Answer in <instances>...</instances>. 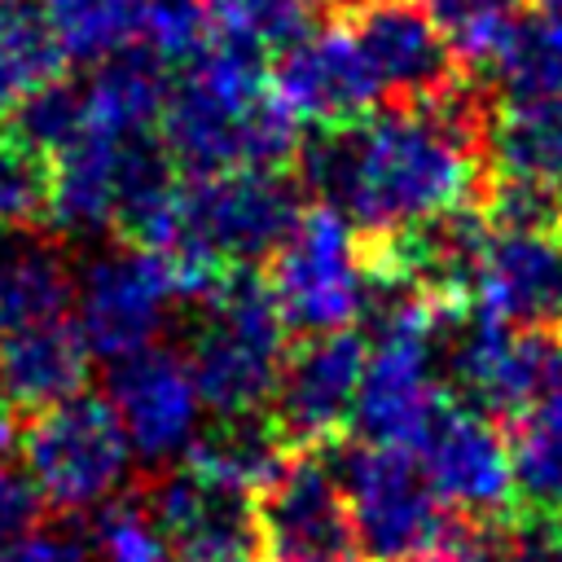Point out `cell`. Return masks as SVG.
<instances>
[{"mask_svg": "<svg viewBox=\"0 0 562 562\" xmlns=\"http://www.w3.org/2000/svg\"><path fill=\"white\" fill-rule=\"evenodd\" d=\"M496 97L479 75L413 105H378L347 127V162L334 211L360 241L400 237L452 206H470L487 184V123Z\"/></svg>", "mask_w": 562, "mask_h": 562, "instance_id": "6da1fadb", "label": "cell"}, {"mask_svg": "<svg viewBox=\"0 0 562 562\" xmlns=\"http://www.w3.org/2000/svg\"><path fill=\"white\" fill-rule=\"evenodd\" d=\"M303 215V189L285 171H224L184 180L171 259L198 285V299L228 272L268 263Z\"/></svg>", "mask_w": 562, "mask_h": 562, "instance_id": "7a4b0ae2", "label": "cell"}, {"mask_svg": "<svg viewBox=\"0 0 562 562\" xmlns=\"http://www.w3.org/2000/svg\"><path fill=\"white\" fill-rule=\"evenodd\" d=\"M198 303L202 316L189 342V373L202 404L215 408V417L259 413V404L272 400L290 356L285 316L268 281L255 272H228Z\"/></svg>", "mask_w": 562, "mask_h": 562, "instance_id": "3957f363", "label": "cell"}, {"mask_svg": "<svg viewBox=\"0 0 562 562\" xmlns=\"http://www.w3.org/2000/svg\"><path fill=\"white\" fill-rule=\"evenodd\" d=\"M268 290L285 316V325L303 334L351 329L369 312L373 277L360 250L356 228L334 206H303L281 250L268 259Z\"/></svg>", "mask_w": 562, "mask_h": 562, "instance_id": "277c9868", "label": "cell"}, {"mask_svg": "<svg viewBox=\"0 0 562 562\" xmlns=\"http://www.w3.org/2000/svg\"><path fill=\"white\" fill-rule=\"evenodd\" d=\"M18 448L26 479L57 509H105L132 465V443L97 395H75L26 417Z\"/></svg>", "mask_w": 562, "mask_h": 562, "instance_id": "5b68a950", "label": "cell"}, {"mask_svg": "<svg viewBox=\"0 0 562 562\" xmlns=\"http://www.w3.org/2000/svg\"><path fill=\"white\" fill-rule=\"evenodd\" d=\"M334 470L347 496L351 540L373 562H430L448 509L408 448L356 443L334 461Z\"/></svg>", "mask_w": 562, "mask_h": 562, "instance_id": "8992f818", "label": "cell"}, {"mask_svg": "<svg viewBox=\"0 0 562 562\" xmlns=\"http://www.w3.org/2000/svg\"><path fill=\"white\" fill-rule=\"evenodd\" d=\"M180 299H198L189 272L162 250H105L97 255L75 290V325L92 356L127 360L158 347V334Z\"/></svg>", "mask_w": 562, "mask_h": 562, "instance_id": "52a82bcc", "label": "cell"}, {"mask_svg": "<svg viewBox=\"0 0 562 562\" xmlns=\"http://www.w3.org/2000/svg\"><path fill=\"white\" fill-rule=\"evenodd\" d=\"M430 483V492L452 514L501 518L514 501V465L509 439L487 422V413L448 400L430 413L426 430L408 448Z\"/></svg>", "mask_w": 562, "mask_h": 562, "instance_id": "ba28073f", "label": "cell"}, {"mask_svg": "<svg viewBox=\"0 0 562 562\" xmlns=\"http://www.w3.org/2000/svg\"><path fill=\"white\" fill-rule=\"evenodd\" d=\"M268 83L307 127H356L382 101V88L342 18H329L272 53Z\"/></svg>", "mask_w": 562, "mask_h": 562, "instance_id": "9c48e42d", "label": "cell"}, {"mask_svg": "<svg viewBox=\"0 0 562 562\" xmlns=\"http://www.w3.org/2000/svg\"><path fill=\"white\" fill-rule=\"evenodd\" d=\"M342 22L356 35L386 105L435 101L474 75L457 61L422 0H356Z\"/></svg>", "mask_w": 562, "mask_h": 562, "instance_id": "30bf717a", "label": "cell"}, {"mask_svg": "<svg viewBox=\"0 0 562 562\" xmlns=\"http://www.w3.org/2000/svg\"><path fill=\"white\" fill-rule=\"evenodd\" d=\"M364 360L369 342L351 329L307 334L299 347H290L272 391V422L281 426L290 448H321L351 422Z\"/></svg>", "mask_w": 562, "mask_h": 562, "instance_id": "8fae6325", "label": "cell"}, {"mask_svg": "<svg viewBox=\"0 0 562 562\" xmlns=\"http://www.w3.org/2000/svg\"><path fill=\"white\" fill-rule=\"evenodd\" d=\"M470 312L479 321L518 329V334H558L562 329V228L549 233H501L492 228Z\"/></svg>", "mask_w": 562, "mask_h": 562, "instance_id": "7c38bea8", "label": "cell"}, {"mask_svg": "<svg viewBox=\"0 0 562 562\" xmlns=\"http://www.w3.org/2000/svg\"><path fill=\"white\" fill-rule=\"evenodd\" d=\"M105 404L119 417L132 452L149 461L189 452V443L198 439L202 391L189 373V360L167 347H149L127 360H114Z\"/></svg>", "mask_w": 562, "mask_h": 562, "instance_id": "4fadbf2b", "label": "cell"}, {"mask_svg": "<svg viewBox=\"0 0 562 562\" xmlns=\"http://www.w3.org/2000/svg\"><path fill=\"white\" fill-rule=\"evenodd\" d=\"M255 509L272 558H347L356 544L338 470L316 448H303L299 457L290 452Z\"/></svg>", "mask_w": 562, "mask_h": 562, "instance_id": "5bb4252c", "label": "cell"}, {"mask_svg": "<svg viewBox=\"0 0 562 562\" xmlns=\"http://www.w3.org/2000/svg\"><path fill=\"white\" fill-rule=\"evenodd\" d=\"M92 347L70 316L0 338V404L9 413H44L83 395Z\"/></svg>", "mask_w": 562, "mask_h": 562, "instance_id": "9a60e30c", "label": "cell"}, {"mask_svg": "<svg viewBox=\"0 0 562 562\" xmlns=\"http://www.w3.org/2000/svg\"><path fill=\"white\" fill-rule=\"evenodd\" d=\"M285 461H290V439L272 417H259V413L215 417L184 452L189 470L250 501H259V492L281 474Z\"/></svg>", "mask_w": 562, "mask_h": 562, "instance_id": "2e32d148", "label": "cell"}, {"mask_svg": "<svg viewBox=\"0 0 562 562\" xmlns=\"http://www.w3.org/2000/svg\"><path fill=\"white\" fill-rule=\"evenodd\" d=\"M127 136H110L88 123V132L53 158V206L48 224L61 233L92 237L114 228V198H119V154Z\"/></svg>", "mask_w": 562, "mask_h": 562, "instance_id": "e0dca14e", "label": "cell"}, {"mask_svg": "<svg viewBox=\"0 0 562 562\" xmlns=\"http://www.w3.org/2000/svg\"><path fill=\"white\" fill-rule=\"evenodd\" d=\"M88 123L110 136H140L158 132V114L167 101V66H158L140 48H123L110 61L92 66L83 83Z\"/></svg>", "mask_w": 562, "mask_h": 562, "instance_id": "ac0fdd59", "label": "cell"}, {"mask_svg": "<svg viewBox=\"0 0 562 562\" xmlns=\"http://www.w3.org/2000/svg\"><path fill=\"white\" fill-rule=\"evenodd\" d=\"M487 171L562 184V92L496 101L487 123Z\"/></svg>", "mask_w": 562, "mask_h": 562, "instance_id": "d6986e66", "label": "cell"}, {"mask_svg": "<svg viewBox=\"0 0 562 562\" xmlns=\"http://www.w3.org/2000/svg\"><path fill=\"white\" fill-rule=\"evenodd\" d=\"M75 281L61 255L44 241L0 246V338L70 316Z\"/></svg>", "mask_w": 562, "mask_h": 562, "instance_id": "ffe728a7", "label": "cell"}, {"mask_svg": "<svg viewBox=\"0 0 562 562\" xmlns=\"http://www.w3.org/2000/svg\"><path fill=\"white\" fill-rule=\"evenodd\" d=\"M66 66L40 0H0V119H9L26 97L57 83Z\"/></svg>", "mask_w": 562, "mask_h": 562, "instance_id": "44dd1931", "label": "cell"}, {"mask_svg": "<svg viewBox=\"0 0 562 562\" xmlns=\"http://www.w3.org/2000/svg\"><path fill=\"white\" fill-rule=\"evenodd\" d=\"M514 496L536 514L562 518V395H544L514 413L509 426Z\"/></svg>", "mask_w": 562, "mask_h": 562, "instance_id": "7402d4cb", "label": "cell"}, {"mask_svg": "<svg viewBox=\"0 0 562 562\" xmlns=\"http://www.w3.org/2000/svg\"><path fill=\"white\" fill-rule=\"evenodd\" d=\"M496 101L562 92V13H527L492 57Z\"/></svg>", "mask_w": 562, "mask_h": 562, "instance_id": "603a6c76", "label": "cell"}, {"mask_svg": "<svg viewBox=\"0 0 562 562\" xmlns=\"http://www.w3.org/2000/svg\"><path fill=\"white\" fill-rule=\"evenodd\" d=\"M40 9L66 61L101 66L114 53L132 48L136 0H40Z\"/></svg>", "mask_w": 562, "mask_h": 562, "instance_id": "cb8c5ba5", "label": "cell"}, {"mask_svg": "<svg viewBox=\"0 0 562 562\" xmlns=\"http://www.w3.org/2000/svg\"><path fill=\"white\" fill-rule=\"evenodd\" d=\"M527 4L531 0H422V9L430 13V22L465 70L492 66L509 31L527 18Z\"/></svg>", "mask_w": 562, "mask_h": 562, "instance_id": "d4e9b609", "label": "cell"}, {"mask_svg": "<svg viewBox=\"0 0 562 562\" xmlns=\"http://www.w3.org/2000/svg\"><path fill=\"white\" fill-rule=\"evenodd\" d=\"M53 158L0 119V233H26L48 220Z\"/></svg>", "mask_w": 562, "mask_h": 562, "instance_id": "484cf974", "label": "cell"}, {"mask_svg": "<svg viewBox=\"0 0 562 562\" xmlns=\"http://www.w3.org/2000/svg\"><path fill=\"white\" fill-rule=\"evenodd\" d=\"M215 40L206 0H136L132 48L149 53L158 66H189Z\"/></svg>", "mask_w": 562, "mask_h": 562, "instance_id": "4316f807", "label": "cell"}, {"mask_svg": "<svg viewBox=\"0 0 562 562\" xmlns=\"http://www.w3.org/2000/svg\"><path fill=\"white\" fill-rule=\"evenodd\" d=\"M22 140H31L35 149H44L48 158L66 154L83 132H88V101L83 88L57 79L48 88H40L35 97H26L9 119H4Z\"/></svg>", "mask_w": 562, "mask_h": 562, "instance_id": "83f0119b", "label": "cell"}, {"mask_svg": "<svg viewBox=\"0 0 562 562\" xmlns=\"http://www.w3.org/2000/svg\"><path fill=\"white\" fill-rule=\"evenodd\" d=\"M97 558L101 562H171V544L149 509L123 501V505H105L97 518Z\"/></svg>", "mask_w": 562, "mask_h": 562, "instance_id": "f1b7e54d", "label": "cell"}, {"mask_svg": "<svg viewBox=\"0 0 562 562\" xmlns=\"http://www.w3.org/2000/svg\"><path fill=\"white\" fill-rule=\"evenodd\" d=\"M505 562H562V518L527 509L505 522Z\"/></svg>", "mask_w": 562, "mask_h": 562, "instance_id": "f546056e", "label": "cell"}, {"mask_svg": "<svg viewBox=\"0 0 562 562\" xmlns=\"http://www.w3.org/2000/svg\"><path fill=\"white\" fill-rule=\"evenodd\" d=\"M40 514H44V496L35 492V483L22 470H9L0 461V544L35 531Z\"/></svg>", "mask_w": 562, "mask_h": 562, "instance_id": "4dcf8cb0", "label": "cell"}, {"mask_svg": "<svg viewBox=\"0 0 562 562\" xmlns=\"http://www.w3.org/2000/svg\"><path fill=\"white\" fill-rule=\"evenodd\" d=\"M0 562H88V549L66 531H26L0 544Z\"/></svg>", "mask_w": 562, "mask_h": 562, "instance_id": "1f68e13d", "label": "cell"}, {"mask_svg": "<svg viewBox=\"0 0 562 562\" xmlns=\"http://www.w3.org/2000/svg\"><path fill=\"white\" fill-rule=\"evenodd\" d=\"M263 553H268L263 540H220V544L176 549L171 562H263Z\"/></svg>", "mask_w": 562, "mask_h": 562, "instance_id": "d6a6232c", "label": "cell"}, {"mask_svg": "<svg viewBox=\"0 0 562 562\" xmlns=\"http://www.w3.org/2000/svg\"><path fill=\"white\" fill-rule=\"evenodd\" d=\"M9 443H13V417H9V408L0 404V452H9Z\"/></svg>", "mask_w": 562, "mask_h": 562, "instance_id": "836d02e7", "label": "cell"}, {"mask_svg": "<svg viewBox=\"0 0 562 562\" xmlns=\"http://www.w3.org/2000/svg\"><path fill=\"white\" fill-rule=\"evenodd\" d=\"M307 4H312V9H325V13H338V18H342V13H347L356 0H307Z\"/></svg>", "mask_w": 562, "mask_h": 562, "instance_id": "e575fe53", "label": "cell"}, {"mask_svg": "<svg viewBox=\"0 0 562 562\" xmlns=\"http://www.w3.org/2000/svg\"><path fill=\"white\" fill-rule=\"evenodd\" d=\"M272 562H347V558H272Z\"/></svg>", "mask_w": 562, "mask_h": 562, "instance_id": "d590c367", "label": "cell"}, {"mask_svg": "<svg viewBox=\"0 0 562 562\" xmlns=\"http://www.w3.org/2000/svg\"><path fill=\"white\" fill-rule=\"evenodd\" d=\"M531 4H540L544 13H562V0H531Z\"/></svg>", "mask_w": 562, "mask_h": 562, "instance_id": "8d00e7d4", "label": "cell"}]
</instances>
